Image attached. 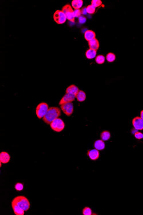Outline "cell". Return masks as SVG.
Returning a JSON list of instances; mask_svg holds the SVG:
<instances>
[{
    "label": "cell",
    "instance_id": "1",
    "mask_svg": "<svg viewBox=\"0 0 143 215\" xmlns=\"http://www.w3.org/2000/svg\"><path fill=\"white\" fill-rule=\"evenodd\" d=\"M61 115V111L60 108L58 107H50L48 108L45 116L42 118V120L46 124H50L55 119L59 118Z\"/></svg>",
    "mask_w": 143,
    "mask_h": 215
},
{
    "label": "cell",
    "instance_id": "2",
    "mask_svg": "<svg viewBox=\"0 0 143 215\" xmlns=\"http://www.w3.org/2000/svg\"><path fill=\"white\" fill-rule=\"evenodd\" d=\"M12 201L14 202L18 207L25 211H28L31 207V204L29 200L24 196L15 197L13 199Z\"/></svg>",
    "mask_w": 143,
    "mask_h": 215
},
{
    "label": "cell",
    "instance_id": "3",
    "mask_svg": "<svg viewBox=\"0 0 143 215\" xmlns=\"http://www.w3.org/2000/svg\"><path fill=\"white\" fill-rule=\"evenodd\" d=\"M48 108V105L46 103L42 102L39 103L36 109V116L38 119H42L46 114Z\"/></svg>",
    "mask_w": 143,
    "mask_h": 215
},
{
    "label": "cell",
    "instance_id": "4",
    "mask_svg": "<svg viewBox=\"0 0 143 215\" xmlns=\"http://www.w3.org/2000/svg\"><path fill=\"white\" fill-rule=\"evenodd\" d=\"M50 125L51 128L54 131L57 132H61L64 129L65 127V124L64 121L59 118L55 119L50 124Z\"/></svg>",
    "mask_w": 143,
    "mask_h": 215
},
{
    "label": "cell",
    "instance_id": "5",
    "mask_svg": "<svg viewBox=\"0 0 143 215\" xmlns=\"http://www.w3.org/2000/svg\"><path fill=\"white\" fill-rule=\"evenodd\" d=\"M62 11L64 13L66 17V19L71 22H75V16L74 11L73 10V8L70 4H67L65 5L62 8Z\"/></svg>",
    "mask_w": 143,
    "mask_h": 215
},
{
    "label": "cell",
    "instance_id": "6",
    "mask_svg": "<svg viewBox=\"0 0 143 215\" xmlns=\"http://www.w3.org/2000/svg\"><path fill=\"white\" fill-rule=\"evenodd\" d=\"M53 18L55 22L58 24H64L66 20V16L62 10H57L54 14Z\"/></svg>",
    "mask_w": 143,
    "mask_h": 215
},
{
    "label": "cell",
    "instance_id": "7",
    "mask_svg": "<svg viewBox=\"0 0 143 215\" xmlns=\"http://www.w3.org/2000/svg\"><path fill=\"white\" fill-rule=\"evenodd\" d=\"M60 108L64 114L67 116H71L73 113V104L72 102L62 104L60 105Z\"/></svg>",
    "mask_w": 143,
    "mask_h": 215
},
{
    "label": "cell",
    "instance_id": "8",
    "mask_svg": "<svg viewBox=\"0 0 143 215\" xmlns=\"http://www.w3.org/2000/svg\"><path fill=\"white\" fill-rule=\"evenodd\" d=\"M132 125L136 129L142 130H143V120L139 116H137L132 120Z\"/></svg>",
    "mask_w": 143,
    "mask_h": 215
},
{
    "label": "cell",
    "instance_id": "9",
    "mask_svg": "<svg viewBox=\"0 0 143 215\" xmlns=\"http://www.w3.org/2000/svg\"><path fill=\"white\" fill-rule=\"evenodd\" d=\"M75 96L74 95L66 93L60 101L59 105H61L67 103L72 102L75 101Z\"/></svg>",
    "mask_w": 143,
    "mask_h": 215
},
{
    "label": "cell",
    "instance_id": "10",
    "mask_svg": "<svg viewBox=\"0 0 143 215\" xmlns=\"http://www.w3.org/2000/svg\"><path fill=\"white\" fill-rule=\"evenodd\" d=\"M87 156L92 161H95L99 158L100 153L99 151L95 149H90L87 151Z\"/></svg>",
    "mask_w": 143,
    "mask_h": 215
},
{
    "label": "cell",
    "instance_id": "11",
    "mask_svg": "<svg viewBox=\"0 0 143 215\" xmlns=\"http://www.w3.org/2000/svg\"><path fill=\"white\" fill-rule=\"evenodd\" d=\"M10 155L6 152H2L0 153V162L6 164L9 162L10 160Z\"/></svg>",
    "mask_w": 143,
    "mask_h": 215
},
{
    "label": "cell",
    "instance_id": "12",
    "mask_svg": "<svg viewBox=\"0 0 143 215\" xmlns=\"http://www.w3.org/2000/svg\"><path fill=\"white\" fill-rule=\"evenodd\" d=\"M94 147L95 149L99 151L104 150L105 147L104 141L102 140H98L95 141L94 143Z\"/></svg>",
    "mask_w": 143,
    "mask_h": 215
},
{
    "label": "cell",
    "instance_id": "13",
    "mask_svg": "<svg viewBox=\"0 0 143 215\" xmlns=\"http://www.w3.org/2000/svg\"><path fill=\"white\" fill-rule=\"evenodd\" d=\"M11 206L12 209L13 210L14 213L15 215H24L25 214V211L18 207L14 202L12 201Z\"/></svg>",
    "mask_w": 143,
    "mask_h": 215
},
{
    "label": "cell",
    "instance_id": "14",
    "mask_svg": "<svg viewBox=\"0 0 143 215\" xmlns=\"http://www.w3.org/2000/svg\"><path fill=\"white\" fill-rule=\"evenodd\" d=\"M79 90L78 87H76L75 85H72L67 88L66 92L67 94H72L75 96Z\"/></svg>",
    "mask_w": 143,
    "mask_h": 215
},
{
    "label": "cell",
    "instance_id": "15",
    "mask_svg": "<svg viewBox=\"0 0 143 215\" xmlns=\"http://www.w3.org/2000/svg\"><path fill=\"white\" fill-rule=\"evenodd\" d=\"M84 35L85 39L88 42L96 38V34L94 31L92 30H87L86 31Z\"/></svg>",
    "mask_w": 143,
    "mask_h": 215
},
{
    "label": "cell",
    "instance_id": "16",
    "mask_svg": "<svg viewBox=\"0 0 143 215\" xmlns=\"http://www.w3.org/2000/svg\"><path fill=\"white\" fill-rule=\"evenodd\" d=\"M88 45L90 49L94 50H97L99 47V42L96 38L88 42Z\"/></svg>",
    "mask_w": 143,
    "mask_h": 215
},
{
    "label": "cell",
    "instance_id": "17",
    "mask_svg": "<svg viewBox=\"0 0 143 215\" xmlns=\"http://www.w3.org/2000/svg\"><path fill=\"white\" fill-rule=\"evenodd\" d=\"M97 50L89 49L86 52L85 55L88 59H92L95 58L97 55Z\"/></svg>",
    "mask_w": 143,
    "mask_h": 215
},
{
    "label": "cell",
    "instance_id": "18",
    "mask_svg": "<svg viewBox=\"0 0 143 215\" xmlns=\"http://www.w3.org/2000/svg\"><path fill=\"white\" fill-rule=\"evenodd\" d=\"M75 98L79 102H83L86 100V95L85 93L82 90H79L77 95L75 96Z\"/></svg>",
    "mask_w": 143,
    "mask_h": 215
},
{
    "label": "cell",
    "instance_id": "19",
    "mask_svg": "<svg viewBox=\"0 0 143 215\" xmlns=\"http://www.w3.org/2000/svg\"><path fill=\"white\" fill-rule=\"evenodd\" d=\"M82 0H73L72 2V6L75 9H80L83 5Z\"/></svg>",
    "mask_w": 143,
    "mask_h": 215
},
{
    "label": "cell",
    "instance_id": "20",
    "mask_svg": "<svg viewBox=\"0 0 143 215\" xmlns=\"http://www.w3.org/2000/svg\"><path fill=\"white\" fill-rule=\"evenodd\" d=\"M111 137V134L109 131L104 130L100 134V138L104 141H108Z\"/></svg>",
    "mask_w": 143,
    "mask_h": 215
},
{
    "label": "cell",
    "instance_id": "21",
    "mask_svg": "<svg viewBox=\"0 0 143 215\" xmlns=\"http://www.w3.org/2000/svg\"><path fill=\"white\" fill-rule=\"evenodd\" d=\"M106 60L108 62H112L116 59V56L113 53H108L106 55Z\"/></svg>",
    "mask_w": 143,
    "mask_h": 215
},
{
    "label": "cell",
    "instance_id": "22",
    "mask_svg": "<svg viewBox=\"0 0 143 215\" xmlns=\"http://www.w3.org/2000/svg\"><path fill=\"white\" fill-rule=\"evenodd\" d=\"M95 61L98 64H103L105 61V57L103 55H98L96 57Z\"/></svg>",
    "mask_w": 143,
    "mask_h": 215
},
{
    "label": "cell",
    "instance_id": "23",
    "mask_svg": "<svg viewBox=\"0 0 143 215\" xmlns=\"http://www.w3.org/2000/svg\"><path fill=\"white\" fill-rule=\"evenodd\" d=\"M82 214L83 215H92L93 214L92 210L89 207H85L82 210Z\"/></svg>",
    "mask_w": 143,
    "mask_h": 215
},
{
    "label": "cell",
    "instance_id": "24",
    "mask_svg": "<svg viewBox=\"0 0 143 215\" xmlns=\"http://www.w3.org/2000/svg\"><path fill=\"white\" fill-rule=\"evenodd\" d=\"M87 12L90 14H94L96 11V8L93 6L92 5H89L86 7Z\"/></svg>",
    "mask_w": 143,
    "mask_h": 215
},
{
    "label": "cell",
    "instance_id": "25",
    "mask_svg": "<svg viewBox=\"0 0 143 215\" xmlns=\"http://www.w3.org/2000/svg\"><path fill=\"white\" fill-rule=\"evenodd\" d=\"M14 188L17 191H22L24 189V184L21 183H17L15 185Z\"/></svg>",
    "mask_w": 143,
    "mask_h": 215
},
{
    "label": "cell",
    "instance_id": "26",
    "mask_svg": "<svg viewBox=\"0 0 143 215\" xmlns=\"http://www.w3.org/2000/svg\"><path fill=\"white\" fill-rule=\"evenodd\" d=\"M102 4V1L101 0H92L91 1V5L94 6L95 8L99 7Z\"/></svg>",
    "mask_w": 143,
    "mask_h": 215
},
{
    "label": "cell",
    "instance_id": "27",
    "mask_svg": "<svg viewBox=\"0 0 143 215\" xmlns=\"http://www.w3.org/2000/svg\"><path fill=\"white\" fill-rule=\"evenodd\" d=\"M134 136H135V137L138 140H141L143 138V134L141 132H138V131L136 132Z\"/></svg>",
    "mask_w": 143,
    "mask_h": 215
},
{
    "label": "cell",
    "instance_id": "28",
    "mask_svg": "<svg viewBox=\"0 0 143 215\" xmlns=\"http://www.w3.org/2000/svg\"><path fill=\"white\" fill-rule=\"evenodd\" d=\"M75 16V17H79L81 16V11L80 9H75L74 10Z\"/></svg>",
    "mask_w": 143,
    "mask_h": 215
},
{
    "label": "cell",
    "instance_id": "29",
    "mask_svg": "<svg viewBox=\"0 0 143 215\" xmlns=\"http://www.w3.org/2000/svg\"><path fill=\"white\" fill-rule=\"evenodd\" d=\"M86 21V18L83 16H81L79 17V22L81 23H84Z\"/></svg>",
    "mask_w": 143,
    "mask_h": 215
},
{
    "label": "cell",
    "instance_id": "30",
    "mask_svg": "<svg viewBox=\"0 0 143 215\" xmlns=\"http://www.w3.org/2000/svg\"><path fill=\"white\" fill-rule=\"evenodd\" d=\"M81 14H83V15L86 14L87 13V12L86 8H83L81 9Z\"/></svg>",
    "mask_w": 143,
    "mask_h": 215
},
{
    "label": "cell",
    "instance_id": "31",
    "mask_svg": "<svg viewBox=\"0 0 143 215\" xmlns=\"http://www.w3.org/2000/svg\"><path fill=\"white\" fill-rule=\"evenodd\" d=\"M140 117L143 120V110L141 111V114H140Z\"/></svg>",
    "mask_w": 143,
    "mask_h": 215
}]
</instances>
